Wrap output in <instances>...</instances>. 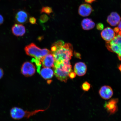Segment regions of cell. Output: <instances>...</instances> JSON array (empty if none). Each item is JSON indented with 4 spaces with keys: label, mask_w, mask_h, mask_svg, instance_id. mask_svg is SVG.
I'll list each match as a JSON object with an SVG mask.
<instances>
[{
    "label": "cell",
    "mask_w": 121,
    "mask_h": 121,
    "mask_svg": "<svg viewBox=\"0 0 121 121\" xmlns=\"http://www.w3.org/2000/svg\"><path fill=\"white\" fill-rule=\"evenodd\" d=\"M92 10L93 8L90 4H83L80 5L78 9V13L81 16L86 17L91 14Z\"/></svg>",
    "instance_id": "12"
},
{
    "label": "cell",
    "mask_w": 121,
    "mask_h": 121,
    "mask_svg": "<svg viewBox=\"0 0 121 121\" xmlns=\"http://www.w3.org/2000/svg\"><path fill=\"white\" fill-rule=\"evenodd\" d=\"M36 72L35 66L32 63L27 61L22 64L21 69V72L26 77L32 76Z\"/></svg>",
    "instance_id": "6"
},
{
    "label": "cell",
    "mask_w": 121,
    "mask_h": 121,
    "mask_svg": "<svg viewBox=\"0 0 121 121\" xmlns=\"http://www.w3.org/2000/svg\"><path fill=\"white\" fill-rule=\"evenodd\" d=\"M13 34L17 37H21L26 32L25 27L22 24H15L12 28Z\"/></svg>",
    "instance_id": "14"
},
{
    "label": "cell",
    "mask_w": 121,
    "mask_h": 121,
    "mask_svg": "<svg viewBox=\"0 0 121 121\" xmlns=\"http://www.w3.org/2000/svg\"><path fill=\"white\" fill-rule=\"evenodd\" d=\"M74 72L78 76H83L86 73L87 66L84 63L79 62L75 64L74 67Z\"/></svg>",
    "instance_id": "11"
},
{
    "label": "cell",
    "mask_w": 121,
    "mask_h": 121,
    "mask_svg": "<svg viewBox=\"0 0 121 121\" xmlns=\"http://www.w3.org/2000/svg\"><path fill=\"white\" fill-rule=\"evenodd\" d=\"M76 76V74L73 71L70 72L69 75V78L71 79H73L75 78Z\"/></svg>",
    "instance_id": "25"
},
{
    "label": "cell",
    "mask_w": 121,
    "mask_h": 121,
    "mask_svg": "<svg viewBox=\"0 0 121 121\" xmlns=\"http://www.w3.org/2000/svg\"><path fill=\"white\" fill-rule=\"evenodd\" d=\"M74 54L75 57H77V58L80 59H81V55L79 53L75 52L74 53Z\"/></svg>",
    "instance_id": "26"
},
{
    "label": "cell",
    "mask_w": 121,
    "mask_h": 121,
    "mask_svg": "<svg viewBox=\"0 0 121 121\" xmlns=\"http://www.w3.org/2000/svg\"><path fill=\"white\" fill-rule=\"evenodd\" d=\"M31 61L32 63H35L36 67L37 68V71L38 73L40 74L41 66V62L40 60L33 58L31 60Z\"/></svg>",
    "instance_id": "19"
},
{
    "label": "cell",
    "mask_w": 121,
    "mask_h": 121,
    "mask_svg": "<svg viewBox=\"0 0 121 121\" xmlns=\"http://www.w3.org/2000/svg\"><path fill=\"white\" fill-rule=\"evenodd\" d=\"M86 2L88 3L91 4L92 3L94 2L95 0H85Z\"/></svg>",
    "instance_id": "29"
},
{
    "label": "cell",
    "mask_w": 121,
    "mask_h": 121,
    "mask_svg": "<svg viewBox=\"0 0 121 121\" xmlns=\"http://www.w3.org/2000/svg\"><path fill=\"white\" fill-rule=\"evenodd\" d=\"M91 87V84L87 81L85 82L82 85L81 88L85 91H88L90 90Z\"/></svg>",
    "instance_id": "20"
},
{
    "label": "cell",
    "mask_w": 121,
    "mask_h": 121,
    "mask_svg": "<svg viewBox=\"0 0 121 121\" xmlns=\"http://www.w3.org/2000/svg\"><path fill=\"white\" fill-rule=\"evenodd\" d=\"M106 46L110 52L116 53L118 58L121 60V36L119 35L116 36L113 40L106 42Z\"/></svg>",
    "instance_id": "5"
},
{
    "label": "cell",
    "mask_w": 121,
    "mask_h": 121,
    "mask_svg": "<svg viewBox=\"0 0 121 121\" xmlns=\"http://www.w3.org/2000/svg\"><path fill=\"white\" fill-rule=\"evenodd\" d=\"M28 18V13L24 10H20L18 11L15 16L16 22L20 23L23 24L26 22Z\"/></svg>",
    "instance_id": "15"
},
{
    "label": "cell",
    "mask_w": 121,
    "mask_h": 121,
    "mask_svg": "<svg viewBox=\"0 0 121 121\" xmlns=\"http://www.w3.org/2000/svg\"><path fill=\"white\" fill-rule=\"evenodd\" d=\"M81 26L83 30H88L94 28L95 23L91 19H84L82 22Z\"/></svg>",
    "instance_id": "17"
},
{
    "label": "cell",
    "mask_w": 121,
    "mask_h": 121,
    "mask_svg": "<svg viewBox=\"0 0 121 121\" xmlns=\"http://www.w3.org/2000/svg\"><path fill=\"white\" fill-rule=\"evenodd\" d=\"M56 47V50L52 53L55 61L60 62L64 60H70L73 55V47L71 44H65L62 40L57 41L53 44Z\"/></svg>",
    "instance_id": "1"
},
{
    "label": "cell",
    "mask_w": 121,
    "mask_h": 121,
    "mask_svg": "<svg viewBox=\"0 0 121 121\" xmlns=\"http://www.w3.org/2000/svg\"><path fill=\"white\" fill-rule=\"evenodd\" d=\"M36 19L34 17H31L30 18L29 22L31 24L34 25L36 24Z\"/></svg>",
    "instance_id": "24"
},
{
    "label": "cell",
    "mask_w": 121,
    "mask_h": 121,
    "mask_svg": "<svg viewBox=\"0 0 121 121\" xmlns=\"http://www.w3.org/2000/svg\"></svg>",
    "instance_id": "31"
},
{
    "label": "cell",
    "mask_w": 121,
    "mask_h": 121,
    "mask_svg": "<svg viewBox=\"0 0 121 121\" xmlns=\"http://www.w3.org/2000/svg\"><path fill=\"white\" fill-rule=\"evenodd\" d=\"M41 13H44L46 14L49 15L53 12L52 8L48 7H43L40 10Z\"/></svg>",
    "instance_id": "18"
},
{
    "label": "cell",
    "mask_w": 121,
    "mask_h": 121,
    "mask_svg": "<svg viewBox=\"0 0 121 121\" xmlns=\"http://www.w3.org/2000/svg\"><path fill=\"white\" fill-rule=\"evenodd\" d=\"M42 67L44 68L53 67L55 60L52 54H49L42 57L40 60Z\"/></svg>",
    "instance_id": "10"
},
{
    "label": "cell",
    "mask_w": 121,
    "mask_h": 121,
    "mask_svg": "<svg viewBox=\"0 0 121 121\" xmlns=\"http://www.w3.org/2000/svg\"><path fill=\"white\" fill-rule=\"evenodd\" d=\"M114 31L117 35H119L121 36V21L118 24L117 27L114 28Z\"/></svg>",
    "instance_id": "22"
},
{
    "label": "cell",
    "mask_w": 121,
    "mask_h": 121,
    "mask_svg": "<svg viewBox=\"0 0 121 121\" xmlns=\"http://www.w3.org/2000/svg\"><path fill=\"white\" fill-rule=\"evenodd\" d=\"M69 60H64L60 62H54L53 67L54 74L57 79L62 82H67L69 73L73 71Z\"/></svg>",
    "instance_id": "2"
},
{
    "label": "cell",
    "mask_w": 121,
    "mask_h": 121,
    "mask_svg": "<svg viewBox=\"0 0 121 121\" xmlns=\"http://www.w3.org/2000/svg\"><path fill=\"white\" fill-rule=\"evenodd\" d=\"M47 109V108L46 109H39L32 111H28L24 110L19 107H13L10 109V114L12 118L14 120H19L24 118L28 119L37 113L44 111Z\"/></svg>",
    "instance_id": "4"
},
{
    "label": "cell",
    "mask_w": 121,
    "mask_h": 121,
    "mask_svg": "<svg viewBox=\"0 0 121 121\" xmlns=\"http://www.w3.org/2000/svg\"><path fill=\"white\" fill-rule=\"evenodd\" d=\"M25 50L27 55L40 60L42 57L47 54H52L51 51L48 49H41L33 43L26 46Z\"/></svg>",
    "instance_id": "3"
},
{
    "label": "cell",
    "mask_w": 121,
    "mask_h": 121,
    "mask_svg": "<svg viewBox=\"0 0 121 121\" xmlns=\"http://www.w3.org/2000/svg\"><path fill=\"white\" fill-rule=\"evenodd\" d=\"M4 22V17L2 15L0 14V25H2Z\"/></svg>",
    "instance_id": "28"
},
{
    "label": "cell",
    "mask_w": 121,
    "mask_h": 121,
    "mask_svg": "<svg viewBox=\"0 0 121 121\" xmlns=\"http://www.w3.org/2000/svg\"><path fill=\"white\" fill-rule=\"evenodd\" d=\"M101 36L103 39L106 42H109L114 38L116 34L114 30L110 27H107L102 30Z\"/></svg>",
    "instance_id": "9"
},
{
    "label": "cell",
    "mask_w": 121,
    "mask_h": 121,
    "mask_svg": "<svg viewBox=\"0 0 121 121\" xmlns=\"http://www.w3.org/2000/svg\"><path fill=\"white\" fill-rule=\"evenodd\" d=\"M121 20V17L116 12H112L107 17V22L112 26H116Z\"/></svg>",
    "instance_id": "13"
},
{
    "label": "cell",
    "mask_w": 121,
    "mask_h": 121,
    "mask_svg": "<svg viewBox=\"0 0 121 121\" xmlns=\"http://www.w3.org/2000/svg\"><path fill=\"white\" fill-rule=\"evenodd\" d=\"M40 74L44 79L48 80L52 78L54 73L52 69L49 68L44 67L40 71Z\"/></svg>",
    "instance_id": "16"
},
{
    "label": "cell",
    "mask_w": 121,
    "mask_h": 121,
    "mask_svg": "<svg viewBox=\"0 0 121 121\" xmlns=\"http://www.w3.org/2000/svg\"><path fill=\"white\" fill-rule=\"evenodd\" d=\"M118 69L121 72V64L119 65L118 67Z\"/></svg>",
    "instance_id": "30"
},
{
    "label": "cell",
    "mask_w": 121,
    "mask_h": 121,
    "mask_svg": "<svg viewBox=\"0 0 121 121\" xmlns=\"http://www.w3.org/2000/svg\"><path fill=\"white\" fill-rule=\"evenodd\" d=\"M104 25L101 23H98L96 26V28L98 30H102L104 29Z\"/></svg>",
    "instance_id": "23"
},
{
    "label": "cell",
    "mask_w": 121,
    "mask_h": 121,
    "mask_svg": "<svg viewBox=\"0 0 121 121\" xmlns=\"http://www.w3.org/2000/svg\"><path fill=\"white\" fill-rule=\"evenodd\" d=\"M49 19V18L47 15L43 14L40 16L39 20L40 22L44 23L47 22Z\"/></svg>",
    "instance_id": "21"
},
{
    "label": "cell",
    "mask_w": 121,
    "mask_h": 121,
    "mask_svg": "<svg viewBox=\"0 0 121 121\" xmlns=\"http://www.w3.org/2000/svg\"><path fill=\"white\" fill-rule=\"evenodd\" d=\"M119 102L118 98H113L108 102H106L104 107L110 115L115 114L118 111L117 104Z\"/></svg>",
    "instance_id": "7"
},
{
    "label": "cell",
    "mask_w": 121,
    "mask_h": 121,
    "mask_svg": "<svg viewBox=\"0 0 121 121\" xmlns=\"http://www.w3.org/2000/svg\"><path fill=\"white\" fill-rule=\"evenodd\" d=\"M100 96L102 99L108 100L111 98L113 95V91L112 87L109 86H102L99 91Z\"/></svg>",
    "instance_id": "8"
},
{
    "label": "cell",
    "mask_w": 121,
    "mask_h": 121,
    "mask_svg": "<svg viewBox=\"0 0 121 121\" xmlns=\"http://www.w3.org/2000/svg\"><path fill=\"white\" fill-rule=\"evenodd\" d=\"M4 75V71L1 68H0V80L3 78Z\"/></svg>",
    "instance_id": "27"
}]
</instances>
